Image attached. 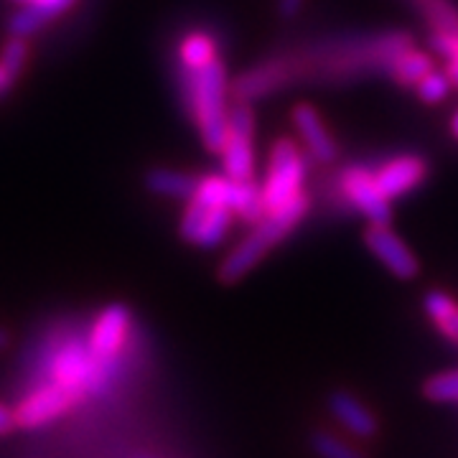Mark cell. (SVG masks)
Wrapping results in <instances>:
<instances>
[{
  "instance_id": "6da1fadb",
  "label": "cell",
  "mask_w": 458,
  "mask_h": 458,
  "mask_svg": "<svg viewBox=\"0 0 458 458\" xmlns=\"http://www.w3.org/2000/svg\"><path fill=\"white\" fill-rule=\"evenodd\" d=\"M181 98L189 117L197 123L199 135L207 150L219 153L227 140L229 120V80L222 59L201 69H181L179 66Z\"/></svg>"
},
{
  "instance_id": "7a4b0ae2",
  "label": "cell",
  "mask_w": 458,
  "mask_h": 458,
  "mask_svg": "<svg viewBox=\"0 0 458 458\" xmlns=\"http://www.w3.org/2000/svg\"><path fill=\"white\" fill-rule=\"evenodd\" d=\"M311 209V197L301 199L298 204L283 209V212H270L262 216L260 222H255L252 229L247 232V237L229 252L227 258L219 265V280L222 283H237L245 278L247 273L258 265V262L273 250V247L283 242L291 232H293L303 216Z\"/></svg>"
},
{
  "instance_id": "3957f363",
  "label": "cell",
  "mask_w": 458,
  "mask_h": 458,
  "mask_svg": "<svg viewBox=\"0 0 458 458\" xmlns=\"http://www.w3.org/2000/svg\"><path fill=\"white\" fill-rule=\"evenodd\" d=\"M265 212H283L309 197L306 191V150L291 138H278L270 156L267 171L260 181Z\"/></svg>"
},
{
  "instance_id": "277c9868",
  "label": "cell",
  "mask_w": 458,
  "mask_h": 458,
  "mask_svg": "<svg viewBox=\"0 0 458 458\" xmlns=\"http://www.w3.org/2000/svg\"><path fill=\"white\" fill-rule=\"evenodd\" d=\"M334 186V199L367 216L369 222H390L393 219V207L390 199L382 194L377 186L372 168L364 164H349L331 181Z\"/></svg>"
},
{
  "instance_id": "5b68a950",
  "label": "cell",
  "mask_w": 458,
  "mask_h": 458,
  "mask_svg": "<svg viewBox=\"0 0 458 458\" xmlns=\"http://www.w3.org/2000/svg\"><path fill=\"white\" fill-rule=\"evenodd\" d=\"M222 174L234 181H255V114L245 99L229 105L227 140L219 150Z\"/></svg>"
},
{
  "instance_id": "8992f818",
  "label": "cell",
  "mask_w": 458,
  "mask_h": 458,
  "mask_svg": "<svg viewBox=\"0 0 458 458\" xmlns=\"http://www.w3.org/2000/svg\"><path fill=\"white\" fill-rule=\"evenodd\" d=\"M132 316L125 303H113L105 311L98 313L95 324L87 334V346L89 354L99 361L102 367H110L120 372V357L125 346L131 342Z\"/></svg>"
},
{
  "instance_id": "52a82bcc",
  "label": "cell",
  "mask_w": 458,
  "mask_h": 458,
  "mask_svg": "<svg viewBox=\"0 0 458 458\" xmlns=\"http://www.w3.org/2000/svg\"><path fill=\"white\" fill-rule=\"evenodd\" d=\"M77 403H82L72 390H66L64 385L47 379L41 385H36L33 390L26 393V397L13 408L16 415V428H26V430H36L59 420Z\"/></svg>"
},
{
  "instance_id": "ba28073f",
  "label": "cell",
  "mask_w": 458,
  "mask_h": 458,
  "mask_svg": "<svg viewBox=\"0 0 458 458\" xmlns=\"http://www.w3.org/2000/svg\"><path fill=\"white\" fill-rule=\"evenodd\" d=\"M237 216L227 204H212L191 197L181 214V237L197 247H216L227 237L229 227Z\"/></svg>"
},
{
  "instance_id": "9c48e42d",
  "label": "cell",
  "mask_w": 458,
  "mask_h": 458,
  "mask_svg": "<svg viewBox=\"0 0 458 458\" xmlns=\"http://www.w3.org/2000/svg\"><path fill=\"white\" fill-rule=\"evenodd\" d=\"M364 242L394 278L410 280L420 273V262L405 240L390 229V222H369V227L364 229Z\"/></svg>"
},
{
  "instance_id": "30bf717a",
  "label": "cell",
  "mask_w": 458,
  "mask_h": 458,
  "mask_svg": "<svg viewBox=\"0 0 458 458\" xmlns=\"http://www.w3.org/2000/svg\"><path fill=\"white\" fill-rule=\"evenodd\" d=\"M291 123H293L295 132L301 138V146L309 153L311 161L321 165H331L339 161V156H342L339 143L313 105H309V102L295 105L291 110Z\"/></svg>"
},
{
  "instance_id": "8fae6325",
  "label": "cell",
  "mask_w": 458,
  "mask_h": 458,
  "mask_svg": "<svg viewBox=\"0 0 458 458\" xmlns=\"http://www.w3.org/2000/svg\"><path fill=\"white\" fill-rule=\"evenodd\" d=\"M372 174H375L377 186L382 189V194L393 201V199L415 191L428 179L430 165L418 153H400V156H393L372 168Z\"/></svg>"
},
{
  "instance_id": "7c38bea8",
  "label": "cell",
  "mask_w": 458,
  "mask_h": 458,
  "mask_svg": "<svg viewBox=\"0 0 458 458\" xmlns=\"http://www.w3.org/2000/svg\"><path fill=\"white\" fill-rule=\"evenodd\" d=\"M328 410H331V415L336 418L339 426L346 428L354 436H360V438H372L379 430L372 410L367 408L360 397L344 393V390H336V393L328 394Z\"/></svg>"
},
{
  "instance_id": "4fadbf2b",
  "label": "cell",
  "mask_w": 458,
  "mask_h": 458,
  "mask_svg": "<svg viewBox=\"0 0 458 458\" xmlns=\"http://www.w3.org/2000/svg\"><path fill=\"white\" fill-rule=\"evenodd\" d=\"M74 3L77 0H31V3H23V8L11 18V26H8L11 36H23L26 38L31 33L41 31V26H47L49 21L62 16Z\"/></svg>"
},
{
  "instance_id": "5bb4252c",
  "label": "cell",
  "mask_w": 458,
  "mask_h": 458,
  "mask_svg": "<svg viewBox=\"0 0 458 458\" xmlns=\"http://www.w3.org/2000/svg\"><path fill=\"white\" fill-rule=\"evenodd\" d=\"M199 186V176L179 168H153L146 174V189L158 197L189 201Z\"/></svg>"
},
{
  "instance_id": "9a60e30c",
  "label": "cell",
  "mask_w": 458,
  "mask_h": 458,
  "mask_svg": "<svg viewBox=\"0 0 458 458\" xmlns=\"http://www.w3.org/2000/svg\"><path fill=\"white\" fill-rule=\"evenodd\" d=\"M214 59H222V56H219V41L209 31L204 29L189 31L179 41L176 64L181 69H201V66L212 64Z\"/></svg>"
},
{
  "instance_id": "2e32d148",
  "label": "cell",
  "mask_w": 458,
  "mask_h": 458,
  "mask_svg": "<svg viewBox=\"0 0 458 458\" xmlns=\"http://www.w3.org/2000/svg\"><path fill=\"white\" fill-rule=\"evenodd\" d=\"M423 311L438 328L445 342L458 346V301L445 291H428L423 298Z\"/></svg>"
},
{
  "instance_id": "e0dca14e",
  "label": "cell",
  "mask_w": 458,
  "mask_h": 458,
  "mask_svg": "<svg viewBox=\"0 0 458 458\" xmlns=\"http://www.w3.org/2000/svg\"><path fill=\"white\" fill-rule=\"evenodd\" d=\"M433 69H436V62H433L430 54L415 49V47H408V49L400 51L393 62H390L387 74H390L393 82L400 84V87H415V84L420 82L428 72H433Z\"/></svg>"
},
{
  "instance_id": "ac0fdd59",
  "label": "cell",
  "mask_w": 458,
  "mask_h": 458,
  "mask_svg": "<svg viewBox=\"0 0 458 458\" xmlns=\"http://www.w3.org/2000/svg\"><path fill=\"white\" fill-rule=\"evenodd\" d=\"M423 13L430 33L458 31V8L451 0H412Z\"/></svg>"
},
{
  "instance_id": "d6986e66",
  "label": "cell",
  "mask_w": 458,
  "mask_h": 458,
  "mask_svg": "<svg viewBox=\"0 0 458 458\" xmlns=\"http://www.w3.org/2000/svg\"><path fill=\"white\" fill-rule=\"evenodd\" d=\"M311 448L318 458H367L354 445L344 443L342 438H336L334 433H327V430H316L313 433Z\"/></svg>"
},
{
  "instance_id": "ffe728a7",
  "label": "cell",
  "mask_w": 458,
  "mask_h": 458,
  "mask_svg": "<svg viewBox=\"0 0 458 458\" xmlns=\"http://www.w3.org/2000/svg\"><path fill=\"white\" fill-rule=\"evenodd\" d=\"M451 87H454V82H451L448 72L433 69V72H428L420 82L415 84V92H418V98L423 99L426 105H438V102L448 98Z\"/></svg>"
},
{
  "instance_id": "44dd1931",
  "label": "cell",
  "mask_w": 458,
  "mask_h": 458,
  "mask_svg": "<svg viewBox=\"0 0 458 458\" xmlns=\"http://www.w3.org/2000/svg\"><path fill=\"white\" fill-rule=\"evenodd\" d=\"M423 393L436 403H458V369L433 375L423 385Z\"/></svg>"
},
{
  "instance_id": "7402d4cb",
  "label": "cell",
  "mask_w": 458,
  "mask_h": 458,
  "mask_svg": "<svg viewBox=\"0 0 458 458\" xmlns=\"http://www.w3.org/2000/svg\"><path fill=\"white\" fill-rule=\"evenodd\" d=\"M26 59H29V44H26V38H23V36H11V38L5 41L3 51H0V64L5 66V69L18 80V74H21L23 66H26Z\"/></svg>"
},
{
  "instance_id": "603a6c76",
  "label": "cell",
  "mask_w": 458,
  "mask_h": 458,
  "mask_svg": "<svg viewBox=\"0 0 458 458\" xmlns=\"http://www.w3.org/2000/svg\"><path fill=\"white\" fill-rule=\"evenodd\" d=\"M303 3H306V0H278V16L285 18V21H291V18H295L301 13Z\"/></svg>"
},
{
  "instance_id": "cb8c5ba5",
  "label": "cell",
  "mask_w": 458,
  "mask_h": 458,
  "mask_svg": "<svg viewBox=\"0 0 458 458\" xmlns=\"http://www.w3.org/2000/svg\"><path fill=\"white\" fill-rule=\"evenodd\" d=\"M13 428H16V415H13V410L0 405V436H8Z\"/></svg>"
},
{
  "instance_id": "d4e9b609",
  "label": "cell",
  "mask_w": 458,
  "mask_h": 458,
  "mask_svg": "<svg viewBox=\"0 0 458 458\" xmlns=\"http://www.w3.org/2000/svg\"><path fill=\"white\" fill-rule=\"evenodd\" d=\"M13 84H16V77H13L5 66L0 64V98L8 95V92L13 89Z\"/></svg>"
},
{
  "instance_id": "484cf974",
  "label": "cell",
  "mask_w": 458,
  "mask_h": 458,
  "mask_svg": "<svg viewBox=\"0 0 458 458\" xmlns=\"http://www.w3.org/2000/svg\"><path fill=\"white\" fill-rule=\"evenodd\" d=\"M445 72H448L451 82H454L458 87V59H451V62H448V69H445Z\"/></svg>"
},
{
  "instance_id": "4316f807",
  "label": "cell",
  "mask_w": 458,
  "mask_h": 458,
  "mask_svg": "<svg viewBox=\"0 0 458 458\" xmlns=\"http://www.w3.org/2000/svg\"><path fill=\"white\" fill-rule=\"evenodd\" d=\"M451 132H454V138L458 140V110L456 114H454V120H451Z\"/></svg>"
},
{
  "instance_id": "83f0119b",
  "label": "cell",
  "mask_w": 458,
  "mask_h": 458,
  "mask_svg": "<svg viewBox=\"0 0 458 458\" xmlns=\"http://www.w3.org/2000/svg\"><path fill=\"white\" fill-rule=\"evenodd\" d=\"M3 346H8V334L0 328V349H3Z\"/></svg>"
},
{
  "instance_id": "f1b7e54d",
  "label": "cell",
  "mask_w": 458,
  "mask_h": 458,
  "mask_svg": "<svg viewBox=\"0 0 458 458\" xmlns=\"http://www.w3.org/2000/svg\"><path fill=\"white\" fill-rule=\"evenodd\" d=\"M16 3H21V5H23V3H31V0H16Z\"/></svg>"
},
{
  "instance_id": "f546056e",
  "label": "cell",
  "mask_w": 458,
  "mask_h": 458,
  "mask_svg": "<svg viewBox=\"0 0 458 458\" xmlns=\"http://www.w3.org/2000/svg\"><path fill=\"white\" fill-rule=\"evenodd\" d=\"M135 458H150V456H135Z\"/></svg>"
}]
</instances>
